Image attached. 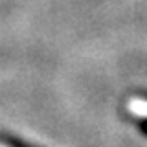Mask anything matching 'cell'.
<instances>
[{
  "instance_id": "1",
  "label": "cell",
  "mask_w": 147,
  "mask_h": 147,
  "mask_svg": "<svg viewBox=\"0 0 147 147\" xmlns=\"http://www.w3.org/2000/svg\"><path fill=\"white\" fill-rule=\"evenodd\" d=\"M145 103H147V101H145ZM138 125H140V131L147 136V116H142V119H140V123H138Z\"/></svg>"
},
{
  "instance_id": "2",
  "label": "cell",
  "mask_w": 147,
  "mask_h": 147,
  "mask_svg": "<svg viewBox=\"0 0 147 147\" xmlns=\"http://www.w3.org/2000/svg\"><path fill=\"white\" fill-rule=\"evenodd\" d=\"M9 147H31V145L22 144V142H18V140H11V142H9Z\"/></svg>"
}]
</instances>
